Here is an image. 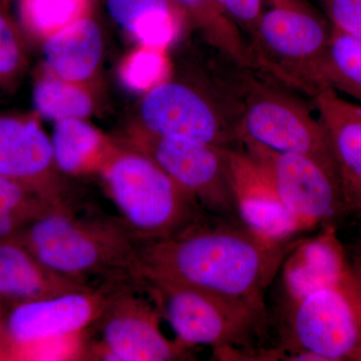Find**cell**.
Segmentation results:
<instances>
[{
    "instance_id": "1",
    "label": "cell",
    "mask_w": 361,
    "mask_h": 361,
    "mask_svg": "<svg viewBox=\"0 0 361 361\" xmlns=\"http://www.w3.org/2000/svg\"><path fill=\"white\" fill-rule=\"evenodd\" d=\"M301 240L268 241L239 219L211 215L171 238L142 243L141 279L186 285L266 311V290Z\"/></svg>"
},
{
    "instance_id": "2",
    "label": "cell",
    "mask_w": 361,
    "mask_h": 361,
    "mask_svg": "<svg viewBox=\"0 0 361 361\" xmlns=\"http://www.w3.org/2000/svg\"><path fill=\"white\" fill-rule=\"evenodd\" d=\"M40 262L78 283L141 288L142 243L121 218L78 217L75 210H52L33 221L18 238Z\"/></svg>"
},
{
    "instance_id": "3",
    "label": "cell",
    "mask_w": 361,
    "mask_h": 361,
    "mask_svg": "<svg viewBox=\"0 0 361 361\" xmlns=\"http://www.w3.org/2000/svg\"><path fill=\"white\" fill-rule=\"evenodd\" d=\"M146 293L189 348L209 345L221 360H257V341L264 334L267 311L213 295L200 289L142 278Z\"/></svg>"
},
{
    "instance_id": "4",
    "label": "cell",
    "mask_w": 361,
    "mask_h": 361,
    "mask_svg": "<svg viewBox=\"0 0 361 361\" xmlns=\"http://www.w3.org/2000/svg\"><path fill=\"white\" fill-rule=\"evenodd\" d=\"M99 176L141 243L171 238L211 216L155 161L121 142Z\"/></svg>"
},
{
    "instance_id": "5",
    "label": "cell",
    "mask_w": 361,
    "mask_h": 361,
    "mask_svg": "<svg viewBox=\"0 0 361 361\" xmlns=\"http://www.w3.org/2000/svg\"><path fill=\"white\" fill-rule=\"evenodd\" d=\"M118 284L14 306L1 360H85L89 334Z\"/></svg>"
},
{
    "instance_id": "6",
    "label": "cell",
    "mask_w": 361,
    "mask_h": 361,
    "mask_svg": "<svg viewBox=\"0 0 361 361\" xmlns=\"http://www.w3.org/2000/svg\"><path fill=\"white\" fill-rule=\"evenodd\" d=\"M264 1L269 7L249 44L253 66L314 97L316 71L331 37V23L306 0Z\"/></svg>"
},
{
    "instance_id": "7",
    "label": "cell",
    "mask_w": 361,
    "mask_h": 361,
    "mask_svg": "<svg viewBox=\"0 0 361 361\" xmlns=\"http://www.w3.org/2000/svg\"><path fill=\"white\" fill-rule=\"evenodd\" d=\"M238 94H222L184 80H169L145 94L137 126L224 149H240Z\"/></svg>"
},
{
    "instance_id": "8",
    "label": "cell",
    "mask_w": 361,
    "mask_h": 361,
    "mask_svg": "<svg viewBox=\"0 0 361 361\" xmlns=\"http://www.w3.org/2000/svg\"><path fill=\"white\" fill-rule=\"evenodd\" d=\"M282 351L323 361H361V288L355 273L287 306Z\"/></svg>"
},
{
    "instance_id": "9",
    "label": "cell",
    "mask_w": 361,
    "mask_h": 361,
    "mask_svg": "<svg viewBox=\"0 0 361 361\" xmlns=\"http://www.w3.org/2000/svg\"><path fill=\"white\" fill-rule=\"evenodd\" d=\"M149 157L193 195L210 215L239 219L233 192L229 151L204 142L153 134L137 123L116 139Z\"/></svg>"
},
{
    "instance_id": "10",
    "label": "cell",
    "mask_w": 361,
    "mask_h": 361,
    "mask_svg": "<svg viewBox=\"0 0 361 361\" xmlns=\"http://www.w3.org/2000/svg\"><path fill=\"white\" fill-rule=\"evenodd\" d=\"M238 90L239 137L282 153L310 157L337 173L326 130L300 101L249 77L239 80Z\"/></svg>"
},
{
    "instance_id": "11",
    "label": "cell",
    "mask_w": 361,
    "mask_h": 361,
    "mask_svg": "<svg viewBox=\"0 0 361 361\" xmlns=\"http://www.w3.org/2000/svg\"><path fill=\"white\" fill-rule=\"evenodd\" d=\"M134 284H121L111 292L94 330L99 341H90L89 360L171 361L192 360L193 348L161 332V315L153 301L137 295Z\"/></svg>"
},
{
    "instance_id": "12",
    "label": "cell",
    "mask_w": 361,
    "mask_h": 361,
    "mask_svg": "<svg viewBox=\"0 0 361 361\" xmlns=\"http://www.w3.org/2000/svg\"><path fill=\"white\" fill-rule=\"evenodd\" d=\"M242 149L262 171L284 205L306 230L332 224L346 211L338 176L310 157L282 153L240 137Z\"/></svg>"
},
{
    "instance_id": "13",
    "label": "cell",
    "mask_w": 361,
    "mask_h": 361,
    "mask_svg": "<svg viewBox=\"0 0 361 361\" xmlns=\"http://www.w3.org/2000/svg\"><path fill=\"white\" fill-rule=\"evenodd\" d=\"M33 113H0V175L58 210H75L71 188L54 160L51 137Z\"/></svg>"
},
{
    "instance_id": "14",
    "label": "cell",
    "mask_w": 361,
    "mask_h": 361,
    "mask_svg": "<svg viewBox=\"0 0 361 361\" xmlns=\"http://www.w3.org/2000/svg\"><path fill=\"white\" fill-rule=\"evenodd\" d=\"M229 163L237 213L246 227L276 243L292 241L307 231L243 149H230Z\"/></svg>"
},
{
    "instance_id": "15",
    "label": "cell",
    "mask_w": 361,
    "mask_h": 361,
    "mask_svg": "<svg viewBox=\"0 0 361 361\" xmlns=\"http://www.w3.org/2000/svg\"><path fill=\"white\" fill-rule=\"evenodd\" d=\"M313 99L329 135L346 211H355L361 204V106L329 87Z\"/></svg>"
},
{
    "instance_id": "16",
    "label": "cell",
    "mask_w": 361,
    "mask_h": 361,
    "mask_svg": "<svg viewBox=\"0 0 361 361\" xmlns=\"http://www.w3.org/2000/svg\"><path fill=\"white\" fill-rule=\"evenodd\" d=\"M282 269L287 306L353 273L334 224L323 226L313 238L301 240L285 259Z\"/></svg>"
},
{
    "instance_id": "17",
    "label": "cell",
    "mask_w": 361,
    "mask_h": 361,
    "mask_svg": "<svg viewBox=\"0 0 361 361\" xmlns=\"http://www.w3.org/2000/svg\"><path fill=\"white\" fill-rule=\"evenodd\" d=\"M92 287L49 269L18 239L0 242V300L8 310Z\"/></svg>"
},
{
    "instance_id": "18",
    "label": "cell",
    "mask_w": 361,
    "mask_h": 361,
    "mask_svg": "<svg viewBox=\"0 0 361 361\" xmlns=\"http://www.w3.org/2000/svg\"><path fill=\"white\" fill-rule=\"evenodd\" d=\"M44 68L70 82L92 84L104 54V37L92 16L75 21L42 42Z\"/></svg>"
},
{
    "instance_id": "19",
    "label": "cell",
    "mask_w": 361,
    "mask_h": 361,
    "mask_svg": "<svg viewBox=\"0 0 361 361\" xmlns=\"http://www.w3.org/2000/svg\"><path fill=\"white\" fill-rule=\"evenodd\" d=\"M51 140L56 165L68 177L101 174L120 148L118 140L85 120L56 122Z\"/></svg>"
},
{
    "instance_id": "20",
    "label": "cell",
    "mask_w": 361,
    "mask_h": 361,
    "mask_svg": "<svg viewBox=\"0 0 361 361\" xmlns=\"http://www.w3.org/2000/svg\"><path fill=\"white\" fill-rule=\"evenodd\" d=\"M106 4L111 20L137 44L164 49L187 21L173 0H106Z\"/></svg>"
},
{
    "instance_id": "21",
    "label": "cell",
    "mask_w": 361,
    "mask_h": 361,
    "mask_svg": "<svg viewBox=\"0 0 361 361\" xmlns=\"http://www.w3.org/2000/svg\"><path fill=\"white\" fill-rule=\"evenodd\" d=\"M33 104L40 118L54 123L87 120L96 111V92L92 84L63 80L42 66L35 78Z\"/></svg>"
},
{
    "instance_id": "22",
    "label": "cell",
    "mask_w": 361,
    "mask_h": 361,
    "mask_svg": "<svg viewBox=\"0 0 361 361\" xmlns=\"http://www.w3.org/2000/svg\"><path fill=\"white\" fill-rule=\"evenodd\" d=\"M187 21L195 26L209 44L239 68L253 66L249 44L238 26L232 23L214 0H173Z\"/></svg>"
},
{
    "instance_id": "23",
    "label": "cell",
    "mask_w": 361,
    "mask_h": 361,
    "mask_svg": "<svg viewBox=\"0 0 361 361\" xmlns=\"http://www.w3.org/2000/svg\"><path fill=\"white\" fill-rule=\"evenodd\" d=\"M316 84L318 92L329 87L353 97L361 106L360 40L332 27L329 44L316 71Z\"/></svg>"
},
{
    "instance_id": "24",
    "label": "cell",
    "mask_w": 361,
    "mask_h": 361,
    "mask_svg": "<svg viewBox=\"0 0 361 361\" xmlns=\"http://www.w3.org/2000/svg\"><path fill=\"white\" fill-rule=\"evenodd\" d=\"M18 23L40 44L54 33L92 14V0H18Z\"/></svg>"
},
{
    "instance_id": "25",
    "label": "cell",
    "mask_w": 361,
    "mask_h": 361,
    "mask_svg": "<svg viewBox=\"0 0 361 361\" xmlns=\"http://www.w3.org/2000/svg\"><path fill=\"white\" fill-rule=\"evenodd\" d=\"M58 209L0 175V242L18 239L33 221Z\"/></svg>"
},
{
    "instance_id": "26",
    "label": "cell",
    "mask_w": 361,
    "mask_h": 361,
    "mask_svg": "<svg viewBox=\"0 0 361 361\" xmlns=\"http://www.w3.org/2000/svg\"><path fill=\"white\" fill-rule=\"evenodd\" d=\"M11 2L0 0V89L13 90L28 68L25 32L11 11Z\"/></svg>"
},
{
    "instance_id": "27",
    "label": "cell",
    "mask_w": 361,
    "mask_h": 361,
    "mask_svg": "<svg viewBox=\"0 0 361 361\" xmlns=\"http://www.w3.org/2000/svg\"><path fill=\"white\" fill-rule=\"evenodd\" d=\"M168 61L164 49L137 44L118 66V77L127 89L147 92L169 80Z\"/></svg>"
},
{
    "instance_id": "28",
    "label": "cell",
    "mask_w": 361,
    "mask_h": 361,
    "mask_svg": "<svg viewBox=\"0 0 361 361\" xmlns=\"http://www.w3.org/2000/svg\"><path fill=\"white\" fill-rule=\"evenodd\" d=\"M332 27L361 42V0H322Z\"/></svg>"
},
{
    "instance_id": "29",
    "label": "cell",
    "mask_w": 361,
    "mask_h": 361,
    "mask_svg": "<svg viewBox=\"0 0 361 361\" xmlns=\"http://www.w3.org/2000/svg\"><path fill=\"white\" fill-rule=\"evenodd\" d=\"M223 13L242 30L253 35L262 16L264 0H214Z\"/></svg>"
},
{
    "instance_id": "30",
    "label": "cell",
    "mask_w": 361,
    "mask_h": 361,
    "mask_svg": "<svg viewBox=\"0 0 361 361\" xmlns=\"http://www.w3.org/2000/svg\"><path fill=\"white\" fill-rule=\"evenodd\" d=\"M6 306L0 300V360H1L2 353H4V344H6Z\"/></svg>"
},
{
    "instance_id": "31",
    "label": "cell",
    "mask_w": 361,
    "mask_h": 361,
    "mask_svg": "<svg viewBox=\"0 0 361 361\" xmlns=\"http://www.w3.org/2000/svg\"><path fill=\"white\" fill-rule=\"evenodd\" d=\"M351 266H353V273H355L356 280L361 288V254L351 262Z\"/></svg>"
},
{
    "instance_id": "32",
    "label": "cell",
    "mask_w": 361,
    "mask_h": 361,
    "mask_svg": "<svg viewBox=\"0 0 361 361\" xmlns=\"http://www.w3.org/2000/svg\"><path fill=\"white\" fill-rule=\"evenodd\" d=\"M355 212L361 213V204L357 209H356Z\"/></svg>"
},
{
    "instance_id": "33",
    "label": "cell",
    "mask_w": 361,
    "mask_h": 361,
    "mask_svg": "<svg viewBox=\"0 0 361 361\" xmlns=\"http://www.w3.org/2000/svg\"><path fill=\"white\" fill-rule=\"evenodd\" d=\"M6 1L11 2L13 0H6Z\"/></svg>"
}]
</instances>
